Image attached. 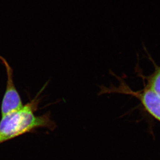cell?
<instances>
[{"instance_id":"cell-1","label":"cell","mask_w":160,"mask_h":160,"mask_svg":"<svg viewBox=\"0 0 160 160\" xmlns=\"http://www.w3.org/2000/svg\"><path fill=\"white\" fill-rule=\"evenodd\" d=\"M44 85L41 91L29 103L7 115L1 116L0 120V144L31 133L39 128L53 130L56 123L52 119L51 113L47 112L41 115H36L35 112L41 100V93L45 88Z\"/></svg>"},{"instance_id":"cell-2","label":"cell","mask_w":160,"mask_h":160,"mask_svg":"<svg viewBox=\"0 0 160 160\" xmlns=\"http://www.w3.org/2000/svg\"><path fill=\"white\" fill-rule=\"evenodd\" d=\"M119 86L102 88L101 93H120L135 96L139 100L145 110L160 122V97L153 90L146 85L141 91L132 90L124 81L119 79Z\"/></svg>"},{"instance_id":"cell-3","label":"cell","mask_w":160,"mask_h":160,"mask_svg":"<svg viewBox=\"0 0 160 160\" xmlns=\"http://www.w3.org/2000/svg\"><path fill=\"white\" fill-rule=\"evenodd\" d=\"M0 61L4 66L7 74L6 86L1 106V116L21 108L22 100L14 82V72L5 58L0 56Z\"/></svg>"},{"instance_id":"cell-4","label":"cell","mask_w":160,"mask_h":160,"mask_svg":"<svg viewBox=\"0 0 160 160\" xmlns=\"http://www.w3.org/2000/svg\"><path fill=\"white\" fill-rule=\"evenodd\" d=\"M155 65V70L152 74L147 77L146 86L152 89L160 97V67Z\"/></svg>"}]
</instances>
